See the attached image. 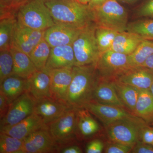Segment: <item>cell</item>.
<instances>
[{
  "label": "cell",
  "instance_id": "cell-1",
  "mask_svg": "<svg viewBox=\"0 0 153 153\" xmlns=\"http://www.w3.org/2000/svg\"><path fill=\"white\" fill-rule=\"evenodd\" d=\"M73 72L66 101L72 107L81 108L94 101L96 88L100 78L95 64L74 66Z\"/></svg>",
  "mask_w": 153,
  "mask_h": 153
},
{
  "label": "cell",
  "instance_id": "cell-2",
  "mask_svg": "<svg viewBox=\"0 0 153 153\" xmlns=\"http://www.w3.org/2000/svg\"><path fill=\"white\" fill-rule=\"evenodd\" d=\"M55 24L83 29L94 24L93 11L77 0H44Z\"/></svg>",
  "mask_w": 153,
  "mask_h": 153
},
{
  "label": "cell",
  "instance_id": "cell-3",
  "mask_svg": "<svg viewBox=\"0 0 153 153\" xmlns=\"http://www.w3.org/2000/svg\"><path fill=\"white\" fill-rule=\"evenodd\" d=\"M18 22L34 30L45 31L55 25L44 0H27L17 11Z\"/></svg>",
  "mask_w": 153,
  "mask_h": 153
},
{
  "label": "cell",
  "instance_id": "cell-4",
  "mask_svg": "<svg viewBox=\"0 0 153 153\" xmlns=\"http://www.w3.org/2000/svg\"><path fill=\"white\" fill-rule=\"evenodd\" d=\"M95 25L114 30L118 33L126 31L128 14L117 0H108L92 10Z\"/></svg>",
  "mask_w": 153,
  "mask_h": 153
},
{
  "label": "cell",
  "instance_id": "cell-5",
  "mask_svg": "<svg viewBox=\"0 0 153 153\" xmlns=\"http://www.w3.org/2000/svg\"><path fill=\"white\" fill-rule=\"evenodd\" d=\"M146 122L134 114L115 122L106 128L110 141L134 146L140 140L141 131Z\"/></svg>",
  "mask_w": 153,
  "mask_h": 153
},
{
  "label": "cell",
  "instance_id": "cell-6",
  "mask_svg": "<svg viewBox=\"0 0 153 153\" xmlns=\"http://www.w3.org/2000/svg\"><path fill=\"white\" fill-rule=\"evenodd\" d=\"M95 27L94 23L83 28L72 44L76 66L96 65L100 53L95 37Z\"/></svg>",
  "mask_w": 153,
  "mask_h": 153
},
{
  "label": "cell",
  "instance_id": "cell-7",
  "mask_svg": "<svg viewBox=\"0 0 153 153\" xmlns=\"http://www.w3.org/2000/svg\"><path fill=\"white\" fill-rule=\"evenodd\" d=\"M128 55L111 49L100 54L96 64L100 79L112 81L131 68Z\"/></svg>",
  "mask_w": 153,
  "mask_h": 153
},
{
  "label": "cell",
  "instance_id": "cell-8",
  "mask_svg": "<svg viewBox=\"0 0 153 153\" xmlns=\"http://www.w3.org/2000/svg\"><path fill=\"white\" fill-rule=\"evenodd\" d=\"M47 125L60 150L63 147L75 143L77 139L76 108H72L68 110L60 117Z\"/></svg>",
  "mask_w": 153,
  "mask_h": 153
},
{
  "label": "cell",
  "instance_id": "cell-9",
  "mask_svg": "<svg viewBox=\"0 0 153 153\" xmlns=\"http://www.w3.org/2000/svg\"><path fill=\"white\" fill-rule=\"evenodd\" d=\"M36 100L28 91L10 104L8 111L1 120L0 128L10 126L22 121L34 112Z\"/></svg>",
  "mask_w": 153,
  "mask_h": 153
},
{
  "label": "cell",
  "instance_id": "cell-10",
  "mask_svg": "<svg viewBox=\"0 0 153 153\" xmlns=\"http://www.w3.org/2000/svg\"><path fill=\"white\" fill-rule=\"evenodd\" d=\"M59 146L47 128L34 132L25 139L20 153H59Z\"/></svg>",
  "mask_w": 153,
  "mask_h": 153
},
{
  "label": "cell",
  "instance_id": "cell-11",
  "mask_svg": "<svg viewBox=\"0 0 153 153\" xmlns=\"http://www.w3.org/2000/svg\"><path fill=\"white\" fill-rule=\"evenodd\" d=\"M44 32L31 29L18 22L12 38L11 47L29 55L37 44L44 39Z\"/></svg>",
  "mask_w": 153,
  "mask_h": 153
},
{
  "label": "cell",
  "instance_id": "cell-12",
  "mask_svg": "<svg viewBox=\"0 0 153 153\" xmlns=\"http://www.w3.org/2000/svg\"><path fill=\"white\" fill-rule=\"evenodd\" d=\"M82 108L88 110L91 114L95 116L105 127L134 114L126 108L102 104L95 101L87 103Z\"/></svg>",
  "mask_w": 153,
  "mask_h": 153
},
{
  "label": "cell",
  "instance_id": "cell-13",
  "mask_svg": "<svg viewBox=\"0 0 153 153\" xmlns=\"http://www.w3.org/2000/svg\"><path fill=\"white\" fill-rule=\"evenodd\" d=\"M72 108L66 102L51 97H46L36 100L34 112L41 116L45 123L48 125Z\"/></svg>",
  "mask_w": 153,
  "mask_h": 153
},
{
  "label": "cell",
  "instance_id": "cell-14",
  "mask_svg": "<svg viewBox=\"0 0 153 153\" xmlns=\"http://www.w3.org/2000/svg\"><path fill=\"white\" fill-rule=\"evenodd\" d=\"M82 29L67 25L55 24L44 32V39L51 48L72 45Z\"/></svg>",
  "mask_w": 153,
  "mask_h": 153
},
{
  "label": "cell",
  "instance_id": "cell-15",
  "mask_svg": "<svg viewBox=\"0 0 153 153\" xmlns=\"http://www.w3.org/2000/svg\"><path fill=\"white\" fill-rule=\"evenodd\" d=\"M73 68L65 67L49 69L51 97L67 102L68 89L73 77Z\"/></svg>",
  "mask_w": 153,
  "mask_h": 153
},
{
  "label": "cell",
  "instance_id": "cell-16",
  "mask_svg": "<svg viewBox=\"0 0 153 153\" xmlns=\"http://www.w3.org/2000/svg\"><path fill=\"white\" fill-rule=\"evenodd\" d=\"M48 128L41 116L34 112L16 124L0 128V132L24 140L30 134L41 129Z\"/></svg>",
  "mask_w": 153,
  "mask_h": 153
},
{
  "label": "cell",
  "instance_id": "cell-17",
  "mask_svg": "<svg viewBox=\"0 0 153 153\" xmlns=\"http://www.w3.org/2000/svg\"><path fill=\"white\" fill-rule=\"evenodd\" d=\"M116 80L139 89L150 90L153 82V70L143 66L131 67Z\"/></svg>",
  "mask_w": 153,
  "mask_h": 153
},
{
  "label": "cell",
  "instance_id": "cell-18",
  "mask_svg": "<svg viewBox=\"0 0 153 153\" xmlns=\"http://www.w3.org/2000/svg\"><path fill=\"white\" fill-rule=\"evenodd\" d=\"M27 91L36 100L51 97L50 70L47 68L37 70L28 79Z\"/></svg>",
  "mask_w": 153,
  "mask_h": 153
},
{
  "label": "cell",
  "instance_id": "cell-19",
  "mask_svg": "<svg viewBox=\"0 0 153 153\" xmlns=\"http://www.w3.org/2000/svg\"><path fill=\"white\" fill-rule=\"evenodd\" d=\"M74 66H76V60L72 45L51 48L46 68L52 69Z\"/></svg>",
  "mask_w": 153,
  "mask_h": 153
},
{
  "label": "cell",
  "instance_id": "cell-20",
  "mask_svg": "<svg viewBox=\"0 0 153 153\" xmlns=\"http://www.w3.org/2000/svg\"><path fill=\"white\" fill-rule=\"evenodd\" d=\"M91 114L84 108H76L77 139L88 138L99 131V125Z\"/></svg>",
  "mask_w": 153,
  "mask_h": 153
},
{
  "label": "cell",
  "instance_id": "cell-21",
  "mask_svg": "<svg viewBox=\"0 0 153 153\" xmlns=\"http://www.w3.org/2000/svg\"><path fill=\"white\" fill-rule=\"evenodd\" d=\"M94 101L102 104L126 108L119 97L111 81L100 79L96 88Z\"/></svg>",
  "mask_w": 153,
  "mask_h": 153
},
{
  "label": "cell",
  "instance_id": "cell-22",
  "mask_svg": "<svg viewBox=\"0 0 153 153\" xmlns=\"http://www.w3.org/2000/svg\"><path fill=\"white\" fill-rule=\"evenodd\" d=\"M10 50L14 62L12 75L25 79L30 78L38 70L29 55L14 47H11Z\"/></svg>",
  "mask_w": 153,
  "mask_h": 153
},
{
  "label": "cell",
  "instance_id": "cell-23",
  "mask_svg": "<svg viewBox=\"0 0 153 153\" xmlns=\"http://www.w3.org/2000/svg\"><path fill=\"white\" fill-rule=\"evenodd\" d=\"M143 40L138 35L128 31L118 33L110 49L125 55H130Z\"/></svg>",
  "mask_w": 153,
  "mask_h": 153
},
{
  "label": "cell",
  "instance_id": "cell-24",
  "mask_svg": "<svg viewBox=\"0 0 153 153\" xmlns=\"http://www.w3.org/2000/svg\"><path fill=\"white\" fill-rule=\"evenodd\" d=\"M0 91L11 103L22 94L27 91L28 79L12 75L4 79L0 84Z\"/></svg>",
  "mask_w": 153,
  "mask_h": 153
},
{
  "label": "cell",
  "instance_id": "cell-25",
  "mask_svg": "<svg viewBox=\"0 0 153 153\" xmlns=\"http://www.w3.org/2000/svg\"><path fill=\"white\" fill-rule=\"evenodd\" d=\"M133 114L149 124H153V97L150 90L140 89Z\"/></svg>",
  "mask_w": 153,
  "mask_h": 153
},
{
  "label": "cell",
  "instance_id": "cell-26",
  "mask_svg": "<svg viewBox=\"0 0 153 153\" xmlns=\"http://www.w3.org/2000/svg\"><path fill=\"white\" fill-rule=\"evenodd\" d=\"M111 81L119 97L126 108L133 114L138 98L140 89L116 79Z\"/></svg>",
  "mask_w": 153,
  "mask_h": 153
},
{
  "label": "cell",
  "instance_id": "cell-27",
  "mask_svg": "<svg viewBox=\"0 0 153 153\" xmlns=\"http://www.w3.org/2000/svg\"><path fill=\"white\" fill-rule=\"evenodd\" d=\"M17 22V16L15 15L0 18V51L10 49Z\"/></svg>",
  "mask_w": 153,
  "mask_h": 153
},
{
  "label": "cell",
  "instance_id": "cell-28",
  "mask_svg": "<svg viewBox=\"0 0 153 153\" xmlns=\"http://www.w3.org/2000/svg\"><path fill=\"white\" fill-rule=\"evenodd\" d=\"M152 54L153 41L143 40L135 50L128 55L129 64L131 67L141 66Z\"/></svg>",
  "mask_w": 153,
  "mask_h": 153
},
{
  "label": "cell",
  "instance_id": "cell-29",
  "mask_svg": "<svg viewBox=\"0 0 153 153\" xmlns=\"http://www.w3.org/2000/svg\"><path fill=\"white\" fill-rule=\"evenodd\" d=\"M51 49L44 38L30 53L29 56L37 70H43L46 68Z\"/></svg>",
  "mask_w": 153,
  "mask_h": 153
},
{
  "label": "cell",
  "instance_id": "cell-30",
  "mask_svg": "<svg viewBox=\"0 0 153 153\" xmlns=\"http://www.w3.org/2000/svg\"><path fill=\"white\" fill-rule=\"evenodd\" d=\"M118 32L96 25L95 35L100 54L111 49Z\"/></svg>",
  "mask_w": 153,
  "mask_h": 153
},
{
  "label": "cell",
  "instance_id": "cell-31",
  "mask_svg": "<svg viewBox=\"0 0 153 153\" xmlns=\"http://www.w3.org/2000/svg\"><path fill=\"white\" fill-rule=\"evenodd\" d=\"M126 31L138 35L144 40L153 41V19L139 20L129 23Z\"/></svg>",
  "mask_w": 153,
  "mask_h": 153
},
{
  "label": "cell",
  "instance_id": "cell-32",
  "mask_svg": "<svg viewBox=\"0 0 153 153\" xmlns=\"http://www.w3.org/2000/svg\"><path fill=\"white\" fill-rule=\"evenodd\" d=\"M24 140L0 133V153H20Z\"/></svg>",
  "mask_w": 153,
  "mask_h": 153
},
{
  "label": "cell",
  "instance_id": "cell-33",
  "mask_svg": "<svg viewBox=\"0 0 153 153\" xmlns=\"http://www.w3.org/2000/svg\"><path fill=\"white\" fill-rule=\"evenodd\" d=\"M13 65L10 49L0 51V84L13 75Z\"/></svg>",
  "mask_w": 153,
  "mask_h": 153
},
{
  "label": "cell",
  "instance_id": "cell-34",
  "mask_svg": "<svg viewBox=\"0 0 153 153\" xmlns=\"http://www.w3.org/2000/svg\"><path fill=\"white\" fill-rule=\"evenodd\" d=\"M27 0H0V18L16 16L19 8Z\"/></svg>",
  "mask_w": 153,
  "mask_h": 153
},
{
  "label": "cell",
  "instance_id": "cell-35",
  "mask_svg": "<svg viewBox=\"0 0 153 153\" xmlns=\"http://www.w3.org/2000/svg\"><path fill=\"white\" fill-rule=\"evenodd\" d=\"M132 146L111 141L106 144L104 152L106 153H129L131 152Z\"/></svg>",
  "mask_w": 153,
  "mask_h": 153
},
{
  "label": "cell",
  "instance_id": "cell-36",
  "mask_svg": "<svg viewBox=\"0 0 153 153\" xmlns=\"http://www.w3.org/2000/svg\"><path fill=\"white\" fill-rule=\"evenodd\" d=\"M104 149L103 143L101 140L94 139L88 143L85 148L87 153H101Z\"/></svg>",
  "mask_w": 153,
  "mask_h": 153
},
{
  "label": "cell",
  "instance_id": "cell-37",
  "mask_svg": "<svg viewBox=\"0 0 153 153\" xmlns=\"http://www.w3.org/2000/svg\"><path fill=\"white\" fill-rule=\"evenodd\" d=\"M140 140L145 143L152 145L153 127L150 126L149 124H147L143 127L140 134Z\"/></svg>",
  "mask_w": 153,
  "mask_h": 153
},
{
  "label": "cell",
  "instance_id": "cell-38",
  "mask_svg": "<svg viewBox=\"0 0 153 153\" xmlns=\"http://www.w3.org/2000/svg\"><path fill=\"white\" fill-rule=\"evenodd\" d=\"M137 15L140 17L153 19V0H148L139 9Z\"/></svg>",
  "mask_w": 153,
  "mask_h": 153
},
{
  "label": "cell",
  "instance_id": "cell-39",
  "mask_svg": "<svg viewBox=\"0 0 153 153\" xmlns=\"http://www.w3.org/2000/svg\"><path fill=\"white\" fill-rule=\"evenodd\" d=\"M131 153H153V146L139 140L134 145Z\"/></svg>",
  "mask_w": 153,
  "mask_h": 153
},
{
  "label": "cell",
  "instance_id": "cell-40",
  "mask_svg": "<svg viewBox=\"0 0 153 153\" xmlns=\"http://www.w3.org/2000/svg\"><path fill=\"white\" fill-rule=\"evenodd\" d=\"M10 103L8 101L2 92L0 91V119H2L7 114Z\"/></svg>",
  "mask_w": 153,
  "mask_h": 153
},
{
  "label": "cell",
  "instance_id": "cell-41",
  "mask_svg": "<svg viewBox=\"0 0 153 153\" xmlns=\"http://www.w3.org/2000/svg\"><path fill=\"white\" fill-rule=\"evenodd\" d=\"M59 153H82V151L80 147L74 143L61 148Z\"/></svg>",
  "mask_w": 153,
  "mask_h": 153
},
{
  "label": "cell",
  "instance_id": "cell-42",
  "mask_svg": "<svg viewBox=\"0 0 153 153\" xmlns=\"http://www.w3.org/2000/svg\"><path fill=\"white\" fill-rule=\"evenodd\" d=\"M108 1V0H91L88 5L91 10H93L101 6Z\"/></svg>",
  "mask_w": 153,
  "mask_h": 153
},
{
  "label": "cell",
  "instance_id": "cell-43",
  "mask_svg": "<svg viewBox=\"0 0 153 153\" xmlns=\"http://www.w3.org/2000/svg\"><path fill=\"white\" fill-rule=\"evenodd\" d=\"M141 66L146 67L153 70V54L148 57Z\"/></svg>",
  "mask_w": 153,
  "mask_h": 153
},
{
  "label": "cell",
  "instance_id": "cell-44",
  "mask_svg": "<svg viewBox=\"0 0 153 153\" xmlns=\"http://www.w3.org/2000/svg\"><path fill=\"white\" fill-rule=\"evenodd\" d=\"M77 1L83 4L88 5L91 0H77Z\"/></svg>",
  "mask_w": 153,
  "mask_h": 153
},
{
  "label": "cell",
  "instance_id": "cell-45",
  "mask_svg": "<svg viewBox=\"0 0 153 153\" xmlns=\"http://www.w3.org/2000/svg\"><path fill=\"white\" fill-rule=\"evenodd\" d=\"M121 1L126 3H131L136 1L137 0H120Z\"/></svg>",
  "mask_w": 153,
  "mask_h": 153
},
{
  "label": "cell",
  "instance_id": "cell-46",
  "mask_svg": "<svg viewBox=\"0 0 153 153\" xmlns=\"http://www.w3.org/2000/svg\"><path fill=\"white\" fill-rule=\"evenodd\" d=\"M150 90L151 93H152V94L153 97V82L152 84V86H151L150 88Z\"/></svg>",
  "mask_w": 153,
  "mask_h": 153
},
{
  "label": "cell",
  "instance_id": "cell-47",
  "mask_svg": "<svg viewBox=\"0 0 153 153\" xmlns=\"http://www.w3.org/2000/svg\"><path fill=\"white\" fill-rule=\"evenodd\" d=\"M152 146H153V144H152Z\"/></svg>",
  "mask_w": 153,
  "mask_h": 153
},
{
  "label": "cell",
  "instance_id": "cell-48",
  "mask_svg": "<svg viewBox=\"0 0 153 153\" xmlns=\"http://www.w3.org/2000/svg\"></svg>",
  "mask_w": 153,
  "mask_h": 153
}]
</instances>
